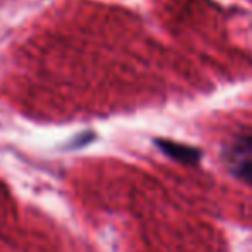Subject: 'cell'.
<instances>
[{
  "mask_svg": "<svg viewBox=\"0 0 252 252\" xmlns=\"http://www.w3.org/2000/svg\"><path fill=\"white\" fill-rule=\"evenodd\" d=\"M223 159L233 175L252 186V134L237 136L225 148Z\"/></svg>",
  "mask_w": 252,
  "mask_h": 252,
  "instance_id": "1",
  "label": "cell"
},
{
  "mask_svg": "<svg viewBox=\"0 0 252 252\" xmlns=\"http://www.w3.org/2000/svg\"><path fill=\"white\" fill-rule=\"evenodd\" d=\"M158 146L165 155L172 156V158L179 159L184 163H196L199 159L201 153L190 146H184V144H175L172 141H158Z\"/></svg>",
  "mask_w": 252,
  "mask_h": 252,
  "instance_id": "2",
  "label": "cell"
}]
</instances>
